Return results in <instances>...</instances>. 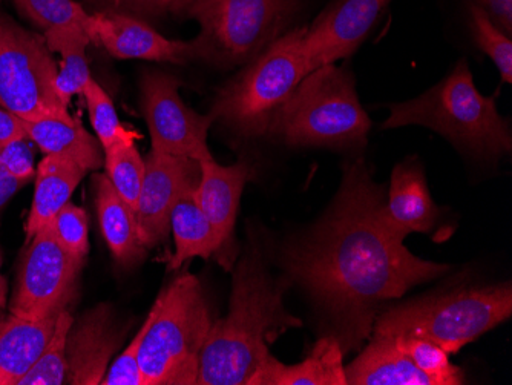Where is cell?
Returning <instances> with one entry per match:
<instances>
[{"mask_svg": "<svg viewBox=\"0 0 512 385\" xmlns=\"http://www.w3.org/2000/svg\"><path fill=\"white\" fill-rule=\"evenodd\" d=\"M405 238L388 215L384 188L364 158H356L345 163L329 212L281 249L287 283L309 293L342 352L364 343L385 303L450 270L411 254Z\"/></svg>", "mask_w": 512, "mask_h": 385, "instance_id": "obj_1", "label": "cell"}, {"mask_svg": "<svg viewBox=\"0 0 512 385\" xmlns=\"http://www.w3.org/2000/svg\"><path fill=\"white\" fill-rule=\"evenodd\" d=\"M289 283L267 272L250 246L234 270L229 313L212 323L200 358L197 385H247L269 358V344L302 321L286 309Z\"/></svg>", "mask_w": 512, "mask_h": 385, "instance_id": "obj_2", "label": "cell"}, {"mask_svg": "<svg viewBox=\"0 0 512 385\" xmlns=\"http://www.w3.org/2000/svg\"><path fill=\"white\" fill-rule=\"evenodd\" d=\"M382 129L419 125L450 140L459 151L483 162L511 154V129L497 111L494 97L474 85L465 59L442 82L410 102L393 103Z\"/></svg>", "mask_w": 512, "mask_h": 385, "instance_id": "obj_3", "label": "cell"}, {"mask_svg": "<svg viewBox=\"0 0 512 385\" xmlns=\"http://www.w3.org/2000/svg\"><path fill=\"white\" fill-rule=\"evenodd\" d=\"M370 128L355 77L332 63L302 79L273 116L267 134L290 148L362 151Z\"/></svg>", "mask_w": 512, "mask_h": 385, "instance_id": "obj_4", "label": "cell"}, {"mask_svg": "<svg viewBox=\"0 0 512 385\" xmlns=\"http://www.w3.org/2000/svg\"><path fill=\"white\" fill-rule=\"evenodd\" d=\"M138 366L143 385H197L212 316L200 280L178 275L152 306Z\"/></svg>", "mask_w": 512, "mask_h": 385, "instance_id": "obj_5", "label": "cell"}, {"mask_svg": "<svg viewBox=\"0 0 512 385\" xmlns=\"http://www.w3.org/2000/svg\"><path fill=\"white\" fill-rule=\"evenodd\" d=\"M307 28L278 37L220 89L209 112L214 123L220 122L241 139L267 135L278 109L312 73L306 53Z\"/></svg>", "mask_w": 512, "mask_h": 385, "instance_id": "obj_6", "label": "cell"}, {"mask_svg": "<svg viewBox=\"0 0 512 385\" xmlns=\"http://www.w3.org/2000/svg\"><path fill=\"white\" fill-rule=\"evenodd\" d=\"M512 313L511 284L457 289L417 298L379 313L373 336L408 335L456 353Z\"/></svg>", "mask_w": 512, "mask_h": 385, "instance_id": "obj_7", "label": "cell"}, {"mask_svg": "<svg viewBox=\"0 0 512 385\" xmlns=\"http://www.w3.org/2000/svg\"><path fill=\"white\" fill-rule=\"evenodd\" d=\"M302 0H203L186 19L197 20L195 57L218 68L247 65L286 33Z\"/></svg>", "mask_w": 512, "mask_h": 385, "instance_id": "obj_8", "label": "cell"}, {"mask_svg": "<svg viewBox=\"0 0 512 385\" xmlns=\"http://www.w3.org/2000/svg\"><path fill=\"white\" fill-rule=\"evenodd\" d=\"M57 73L45 37L0 11V106L28 122L71 117L57 93Z\"/></svg>", "mask_w": 512, "mask_h": 385, "instance_id": "obj_9", "label": "cell"}, {"mask_svg": "<svg viewBox=\"0 0 512 385\" xmlns=\"http://www.w3.org/2000/svg\"><path fill=\"white\" fill-rule=\"evenodd\" d=\"M28 243L8 309L30 320L59 316L76 297L77 278L85 263L57 241L50 223Z\"/></svg>", "mask_w": 512, "mask_h": 385, "instance_id": "obj_10", "label": "cell"}, {"mask_svg": "<svg viewBox=\"0 0 512 385\" xmlns=\"http://www.w3.org/2000/svg\"><path fill=\"white\" fill-rule=\"evenodd\" d=\"M180 82L171 74L148 71L143 74L142 109L152 151L194 158L197 162L214 160L207 145L209 129L214 125L211 114H198L181 100Z\"/></svg>", "mask_w": 512, "mask_h": 385, "instance_id": "obj_11", "label": "cell"}, {"mask_svg": "<svg viewBox=\"0 0 512 385\" xmlns=\"http://www.w3.org/2000/svg\"><path fill=\"white\" fill-rule=\"evenodd\" d=\"M145 162L135 220L140 241L146 249H152L168 240L172 209L184 194L197 191L201 168L194 158L155 151H151Z\"/></svg>", "mask_w": 512, "mask_h": 385, "instance_id": "obj_12", "label": "cell"}, {"mask_svg": "<svg viewBox=\"0 0 512 385\" xmlns=\"http://www.w3.org/2000/svg\"><path fill=\"white\" fill-rule=\"evenodd\" d=\"M391 0H336L307 28L310 71L352 56Z\"/></svg>", "mask_w": 512, "mask_h": 385, "instance_id": "obj_13", "label": "cell"}, {"mask_svg": "<svg viewBox=\"0 0 512 385\" xmlns=\"http://www.w3.org/2000/svg\"><path fill=\"white\" fill-rule=\"evenodd\" d=\"M91 16V42L105 48L115 59L149 60L175 65L197 59L192 42L161 36L145 20L131 14L106 10L97 11Z\"/></svg>", "mask_w": 512, "mask_h": 385, "instance_id": "obj_14", "label": "cell"}, {"mask_svg": "<svg viewBox=\"0 0 512 385\" xmlns=\"http://www.w3.org/2000/svg\"><path fill=\"white\" fill-rule=\"evenodd\" d=\"M125 332L106 304L94 307L79 321H74L66 341L68 372L65 382L71 385H102Z\"/></svg>", "mask_w": 512, "mask_h": 385, "instance_id": "obj_15", "label": "cell"}, {"mask_svg": "<svg viewBox=\"0 0 512 385\" xmlns=\"http://www.w3.org/2000/svg\"><path fill=\"white\" fill-rule=\"evenodd\" d=\"M200 168L201 177L195 198L212 224L223 249L234 232L241 195L255 171L246 162L221 166L215 160L200 162Z\"/></svg>", "mask_w": 512, "mask_h": 385, "instance_id": "obj_16", "label": "cell"}, {"mask_svg": "<svg viewBox=\"0 0 512 385\" xmlns=\"http://www.w3.org/2000/svg\"><path fill=\"white\" fill-rule=\"evenodd\" d=\"M387 212L407 237L411 232L430 234L439 224L442 209L431 198L419 158H407L393 169Z\"/></svg>", "mask_w": 512, "mask_h": 385, "instance_id": "obj_17", "label": "cell"}, {"mask_svg": "<svg viewBox=\"0 0 512 385\" xmlns=\"http://www.w3.org/2000/svg\"><path fill=\"white\" fill-rule=\"evenodd\" d=\"M344 352L335 336L319 339L309 358L287 366L270 355L247 385H347Z\"/></svg>", "mask_w": 512, "mask_h": 385, "instance_id": "obj_18", "label": "cell"}, {"mask_svg": "<svg viewBox=\"0 0 512 385\" xmlns=\"http://www.w3.org/2000/svg\"><path fill=\"white\" fill-rule=\"evenodd\" d=\"M57 318L30 320L22 316H0V385H17L40 358L50 341Z\"/></svg>", "mask_w": 512, "mask_h": 385, "instance_id": "obj_19", "label": "cell"}, {"mask_svg": "<svg viewBox=\"0 0 512 385\" xmlns=\"http://www.w3.org/2000/svg\"><path fill=\"white\" fill-rule=\"evenodd\" d=\"M345 378L352 385H434L393 336H373L364 352L345 367Z\"/></svg>", "mask_w": 512, "mask_h": 385, "instance_id": "obj_20", "label": "cell"}, {"mask_svg": "<svg viewBox=\"0 0 512 385\" xmlns=\"http://www.w3.org/2000/svg\"><path fill=\"white\" fill-rule=\"evenodd\" d=\"M27 137L45 155L71 158L86 171H99L105 165V151L97 137L89 134L79 120L71 117H45L22 120Z\"/></svg>", "mask_w": 512, "mask_h": 385, "instance_id": "obj_21", "label": "cell"}, {"mask_svg": "<svg viewBox=\"0 0 512 385\" xmlns=\"http://www.w3.org/2000/svg\"><path fill=\"white\" fill-rule=\"evenodd\" d=\"M97 215L109 251L117 263L135 266L145 258L146 249L138 237L137 220L131 206L117 194L105 174L94 175Z\"/></svg>", "mask_w": 512, "mask_h": 385, "instance_id": "obj_22", "label": "cell"}, {"mask_svg": "<svg viewBox=\"0 0 512 385\" xmlns=\"http://www.w3.org/2000/svg\"><path fill=\"white\" fill-rule=\"evenodd\" d=\"M86 169L71 158L60 155H45L36 169V188L33 205L28 215L25 234L30 241L43 226L51 223L57 212L68 203Z\"/></svg>", "mask_w": 512, "mask_h": 385, "instance_id": "obj_23", "label": "cell"}, {"mask_svg": "<svg viewBox=\"0 0 512 385\" xmlns=\"http://www.w3.org/2000/svg\"><path fill=\"white\" fill-rule=\"evenodd\" d=\"M171 231L175 252L168 260L169 270H177L192 258L209 260L221 251V244L212 224L201 211L195 191L188 192L175 203L171 214Z\"/></svg>", "mask_w": 512, "mask_h": 385, "instance_id": "obj_24", "label": "cell"}, {"mask_svg": "<svg viewBox=\"0 0 512 385\" xmlns=\"http://www.w3.org/2000/svg\"><path fill=\"white\" fill-rule=\"evenodd\" d=\"M43 37L48 48L62 56L56 89L60 99L69 105L74 96L83 93L86 83L92 79L86 57V48L91 39L79 25L50 28L43 31Z\"/></svg>", "mask_w": 512, "mask_h": 385, "instance_id": "obj_25", "label": "cell"}, {"mask_svg": "<svg viewBox=\"0 0 512 385\" xmlns=\"http://www.w3.org/2000/svg\"><path fill=\"white\" fill-rule=\"evenodd\" d=\"M137 134L129 131L105 149L106 177L111 181L115 191L131 206L137 209L138 195L142 191L145 178V158L135 145Z\"/></svg>", "mask_w": 512, "mask_h": 385, "instance_id": "obj_26", "label": "cell"}, {"mask_svg": "<svg viewBox=\"0 0 512 385\" xmlns=\"http://www.w3.org/2000/svg\"><path fill=\"white\" fill-rule=\"evenodd\" d=\"M74 318L68 309L57 318L56 329L50 341L43 349L40 358L28 370L17 385H62L66 381L68 359H66V341L73 327Z\"/></svg>", "mask_w": 512, "mask_h": 385, "instance_id": "obj_27", "label": "cell"}, {"mask_svg": "<svg viewBox=\"0 0 512 385\" xmlns=\"http://www.w3.org/2000/svg\"><path fill=\"white\" fill-rule=\"evenodd\" d=\"M393 338L411 361L433 379L434 385L463 384L462 370L451 364L444 349L417 336L393 335Z\"/></svg>", "mask_w": 512, "mask_h": 385, "instance_id": "obj_28", "label": "cell"}, {"mask_svg": "<svg viewBox=\"0 0 512 385\" xmlns=\"http://www.w3.org/2000/svg\"><path fill=\"white\" fill-rule=\"evenodd\" d=\"M23 16L43 31L50 28L79 25L92 36V16L74 0H13Z\"/></svg>", "mask_w": 512, "mask_h": 385, "instance_id": "obj_29", "label": "cell"}, {"mask_svg": "<svg viewBox=\"0 0 512 385\" xmlns=\"http://www.w3.org/2000/svg\"><path fill=\"white\" fill-rule=\"evenodd\" d=\"M471 33L479 45L480 50L496 63L502 80L506 83L512 82V42L508 34L503 33L490 14L486 13L480 5L470 2Z\"/></svg>", "mask_w": 512, "mask_h": 385, "instance_id": "obj_30", "label": "cell"}, {"mask_svg": "<svg viewBox=\"0 0 512 385\" xmlns=\"http://www.w3.org/2000/svg\"><path fill=\"white\" fill-rule=\"evenodd\" d=\"M82 94L85 96L86 106H88L92 128H94L96 137L102 143L103 151H105L109 145H112L115 140L120 139L123 135L128 134L131 129L120 123L111 97L106 94L105 89L96 80H89Z\"/></svg>", "mask_w": 512, "mask_h": 385, "instance_id": "obj_31", "label": "cell"}, {"mask_svg": "<svg viewBox=\"0 0 512 385\" xmlns=\"http://www.w3.org/2000/svg\"><path fill=\"white\" fill-rule=\"evenodd\" d=\"M50 224L57 241L74 258L85 263L89 252V223L85 209L68 201Z\"/></svg>", "mask_w": 512, "mask_h": 385, "instance_id": "obj_32", "label": "cell"}, {"mask_svg": "<svg viewBox=\"0 0 512 385\" xmlns=\"http://www.w3.org/2000/svg\"><path fill=\"white\" fill-rule=\"evenodd\" d=\"M149 323H151V316L148 315L143 326L132 338L131 344L109 366L102 385H143L142 373L138 366V355H140L143 338L148 332Z\"/></svg>", "mask_w": 512, "mask_h": 385, "instance_id": "obj_33", "label": "cell"}, {"mask_svg": "<svg viewBox=\"0 0 512 385\" xmlns=\"http://www.w3.org/2000/svg\"><path fill=\"white\" fill-rule=\"evenodd\" d=\"M28 142V139L17 140L0 149V169L23 181L25 185L36 178L33 149Z\"/></svg>", "mask_w": 512, "mask_h": 385, "instance_id": "obj_34", "label": "cell"}, {"mask_svg": "<svg viewBox=\"0 0 512 385\" xmlns=\"http://www.w3.org/2000/svg\"><path fill=\"white\" fill-rule=\"evenodd\" d=\"M120 13L138 19H157L171 13L172 0H115Z\"/></svg>", "mask_w": 512, "mask_h": 385, "instance_id": "obj_35", "label": "cell"}, {"mask_svg": "<svg viewBox=\"0 0 512 385\" xmlns=\"http://www.w3.org/2000/svg\"><path fill=\"white\" fill-rule=\"evenodd\" d=\"M486 13L490 14L494 24L511 37L512 34V0H473Z\"/></svg>", "mask_w": 512, "mask_h": 385, "instance_id": "obj_36", "label": "cell"}, {"mask_svg": "<svg viewBox=\"0 0 512 385\" xmlns=\"http://www.w3.org/2000/svg\"><path fill=\"white\" fill-rule=\"evenodd\" d=\"M28 139L20 117L0 106V149L17 140Z\"/></svg>", "mask_w": 512, "mask_h": 385, "instance_id": "obj_37", "label": "cell"}, {"mask_svg": "<svg viewBox=\"0 0 512 385\" xmlns=\"http://www.w3.org/2000/svg\"><path fill=\"white\" fill-rule=\"evenodd\" d=\"M23 186H25L23 181L17 180L13 175L5 172L4 169H0V211L5 208L8 201H10Z\"/></svg>", "mask_w": 512, "mask_h": 385, "instance_id": "obj_38", "label": "cell"}, {"mask_svg": "<svg viewBox=\"0 0 512 385\" xmlns=\"http://www.w3.org/2000/svg\"><path fill=\"white\" fill-rule=\"evenodd\" d=\"M200 2H203V0H172L171 13L174 16L184 17V14Z\"/></svg>", "mask_w": 512, "mask_h": 385, "instance_id": "obj_39", "label": "cell"}, {"mask_svg": "<svg viewBox=\"0 0 512 385\" xmlns=\"http://www.w3.org/2000/svg\"><path fill=\"white\" fill-rule=\"evenodd\" d=\"M7 297L8 286H5L0 289V316L4 315V309L7 307Z\"/></svg>", "mask_w": 512, "mask_h": 385, "instance_id": "obj_40", "label": "cell"}, {"mask_svg": "<svg viewBox=\"0 0 512 385\" xmlns=\"http://www.w3.org/2000/svg\"><path fill=\"white\" fill-rule=\"evenodd\" d=\"M0 267H2V254H0ZM5 286H8L7 278L2 277V275H0V289H2V287Z\"/></svg>", "mask_w": 512, "mask_h": 385, "instance_id": "obj_41", "label": "cell"}]
</instances>
